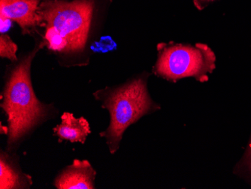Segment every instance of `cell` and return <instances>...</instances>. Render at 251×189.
Here are the masks:
<instances>
[{"instance_id":"obj_10","label":"cell","mask_w":251,"mask_h":189,"mask_svg":"<svg viewBox=\"0 0 251 189\" xmlns=\"http://www.w3.org/2000/svg\"><path fill=\"white\" fill-rule=\"evenodd\" d=\"M214 1L216 0H193V3L198 9L202 10Z\"/></svg>"},{"instance_id":"obj_9","label":"cell","mask_w":251,"mask_h":189,"mask_svg":"<svg viewBox=\"0 0 251 189\" xmlns=\"http://www.w3.org/2000/svg\"><path fill=\"white\" fill-rule=\"evenodd\" d=\"M18 46L9 36L1 34L0 36V57L7 58L11 61H18L17 57Z\"/></svg>"},{"instance_id":"obj_5","label":"cell","mask_w":251,"mask_h":189,"mask_svg":"<svg viewBox=\"0 0 251 189\" xmlns=\"http://www.w3.org/2000/svg\"><path fill=\"white\" fill-rule=\"evenodd\" d=\"M42 0H0V17L15 21L24 34L40 25L39 5Z\"/></svg>"},{"instance_id":"obj_8","label":"cell","mask_w":251,"mask_h":189,"mask_svg":"<svg viewBox=\"0 0 251 189\" xmlns=\"http://www.w3.org/2000/svg\"><path fill=\"white\" fill-rule=\"evenodd\" d=\"M24 180L21 175L7 162L6 159L1 156L0 159V189H22Z\"/></svg>"},{"instance_id":"obj_11","label":"cell","mask_w":251,"mask_h":189,"mask_svg":"<svg viewBox=\"0 0 251 189\" xmlns=\"http://www.w3.org/2000/svg\"><path fill=\"white\" fill-rule=\"evenodd\" d=\"M0 19H1V28H0V30H1V34H3L11 27V20L7 19V18H2V17H0Z\"/></svg>"},{"instance_id":"obj_6","label":"cell","mask_w":251,"mask_h":189,"mask_svg":"<svg viewBox=\"0 0 251 189\" xmlns=\"http://www.w3.org/2000/svg\"><path fill=\"white\" fill-rule=\"evenodd\" d=\"M95 178L90 162L75 160L56 177L54 185L58 189H93Z\"/></svg>"},{"instance_id":"obj_7","label":"cell","mask_w":251,"mask_h":189,"mask_svg":"<svg viewBox=\"0 0 251 189\" xmlns=\"http://www.w3.org/2000/svg\"><path fill=\"white\" fill-rule=\"evenodd\" d=\"M62 122L53 128V132L60 140H69L72 142L84 143L86 138L90 135V125L84 118H75L73 114L65 112L61 117Z\"/></svg>"},{"instance_id":"obj_12","label":"cell","mask_w":251,"mask_h":189,"mask_svg":"<svg viewBox=\"0 0 251 189\" xmlns=\"http://www.w3.org/2000/svg\"><path fill=\"white\" fill-rule=\"evenodd\" d=\"M245 164H246L250 173H251V142H250L249 147H248V153H247L246 155Z\"/></svg>"},{"instance_id":"obj_2","label":"cell","mask_w":251,"mask_h":189,"mask_svg":"<svg viewBox=\"0 0 251 189\" xmlns=\"http://www.w3.org/2000/svg\"><path fill=\"white\" fill-rule=\"evenodd\" d=\"M39 48L28 54L12 70L4 90L1 107L8 115V146L25 136L48 113L47 106L38 100L31 82V64Z\"/></svg>"},{"instance_id":"obj_3","label":"cell","mask_w":251,"mask_h":189,"mask_svg":"<svg viewBox=\"0 0 251 189\" xmlns=\"http://www.w3.org/2000/svg\"><path fill=\"white\" fill-rule=\"evenodd\" d=\"M95 95L103 97V108L111 115V123L100 136L106 138L111 154L119 148L124 131L139 118L152 110H156V104L151 101L147 89L145 78L135 79L121 87L113 90L99 91Z\"/></svg>"},{"instance_id":"obj_4","label":"cell","mask_w":251,"mask_h":189,"mask_svg":"<svg viewBox=\"0 0 251 189\" xmlns=\"http://www.w3.org/2000/svg\"><path fill=\"white\" fill-rule=\"evenodd\" d=\"M215 68V54L206 44H172L159 49L154 72L169 81L193 77L203 82Z\"/></svg>"},{"instance_id":"obj_1","label":"cell","mask_w":251,"mask_h":189,"mask_svg":"<svg viewBox=\"0 0 251 189\" xmlns=\"http://www.w3.org/2000/svg\"><path fill=\"white\" fill-rule=\"evenodd\" d=\"M94 10L93 0H42L38 11L39 27L45 28L41 46L63 54L83 52Z\"/></svg>"}]
</instances>
